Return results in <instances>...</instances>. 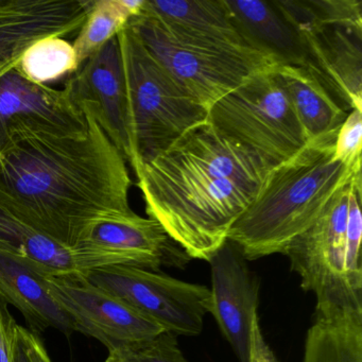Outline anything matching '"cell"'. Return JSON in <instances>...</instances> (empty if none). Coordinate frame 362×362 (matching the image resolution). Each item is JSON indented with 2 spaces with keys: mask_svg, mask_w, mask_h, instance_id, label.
Wrapping results in <instances>:
<instances>
[{
  "mask_svg": "<svg viewBox=\"0 0 362 362\" xmlns=\"http://www.w3.org/2000/svg\"><path fill=\"white\" fill-rule=\"evenodd\" d=\"M13 362H54L39 334L16 325Z\"/></svg>",
  "mask_w": 362,
  "mask_h": 362,
  "instance_id": "484cf974",
  "label": "cell"
},
{
  "mask_svg": "<svg viewBox=\"0 0 362 362\" xmlns=\"http://www.w3.org/2000/svg\"><path fill=\"white\" fill-rule=\"evenodd\" d=\"M146 0H97L93 3L73 46L79 69L110 40L141 14Z\"/></svg>",
  "mask_w": 362,
  "mask_h": 362,
  "instance_id": "44dd1931",
  "label": "cell"
},
{
  "mask_svg": "<svg viewBox=\"0 0 362 362\" xmlns=\"http://www.w3.org/2000/svg\"><path fill=\"white\" fill-rule=\"evenodd\" d=\"M276 71L308 141L340 129L349 112L306 67L277 64Z\"/></svg>",
  "mask_w": 362,
  "mask_h": 362,
  "instance_id": "ffe728a7",
  "label": "cell"
},
{
  "mask_svg": "<svg viewBox=\"0 0 362 362\" xmlns=\"http://www.w3.org/2000/svg\"><path fill=\"white\" fill-rule=\"evenodd\" d=\"M94 0H0V77L35 42L66 37L84 24Z\"/></svg>",
  "mask_w": 362,
  "mask_h": 362,
  "instance_id": "5bb4252c",
  "label": "cell"
},
{
  "mask_svg": "<svg viewBox=\"0 0 362 362\" xmlns=\"http://www.w3.org/2000/svg\"><path fill=\"white\" fill-rule=\"evenodd\" d=\"M64 88L76 103H88L92 107L112 143L127 163H130L132 150L128 97L117 35L107 42L69 77Z\"/></svg>",
  "mask_w": 362,
  "mask_h": 362,
  "instance_id": "4fadbf2b",
  "label": "cell"
},
{
  "mask_svg": "<svg viewBox=\"0 0 362 362\" xmlns=\"http://www.w3.org/2000/svg\"><path fill=\"white\" fill-rule=\"evenodd\" d=\"M362 177L356 175L284 251L315 313H362Z\"/></svg>",
  "mask_w": 362,
  "mask_h": 362,
  "instance_id": "277c9868",
  "label": "cell"
},
{
  "mask_svg": "<svg viewBox=\"0 0 362 362\" xmlns=\"http://www.w3.org/2000/svg\"><path fill=\"white\" fill-rule=\"evenodd\" d=\"M141 13L185 37L249 47L224 0H146Z\"/></svg>",
  "mask_w": 362,
  "mask_h": 362,
  "instance_id": "d6986e66",
  "label": "cell"
},
{
  "mask_svg": "<svg viewBox=\"0 0 362 362\" xmlns=\"http://www.w3.org/2000/svg\"><path fill=\"white\" fill-rule=\"evenodd\" d=\"M338 131L310 139L271 169L257 196L228 233V240L247 260L283 254L330 199L361 173V166L349 167L334 158Z\"/></svg>",
  "mask_w": 362,
  "mask_h": 362,
  "instance_id": "3957f363",
  "label": "cell"
},
{
  "mask_svg": "<svg viewBox=\"0 0 362 362\" xmlns=\"http://www.w3.org/2000/svg\"><path fill=\"white\" fill-rule=\"evenodd\" d=\"M0 250L28 260L49 276L80 274L99 267L115 266L114 256L69 247L37 232L0 205Z\"/></svg>",
  "mask_w": 362,
  "mask_h": 362,
  "instance_id": "2e32d148",
  "label": "cell"
},
{
  "mask_svg": "<svg viewBox=\"0 0 362 362\" xmlns=\"http://www.w3.org/2000/svg\"><path fill=\"white\" fill-rule=\"evenodd\" d=\"M362 111L353 110L337 133L334 158L349 167L361 166Z\"/></svg>",
  "mask_w": 362,
  "mask_h": 362,
  "instance_id": "d4e9b609",
  "label": "cell"
},
{
  "mask_svg": "<svg viewBox=\"0 0 362 362\" xmlns=\"http://www.w3.org/2000/svg\"><path fill=\"white\" fill-rule=\"evenodd\" d=\"M82 276L175 336H198L211 313L209 287L173 279L160 271L130 266L90 269Z\"/></svg>",
  "mask_w": 362,
  "mask_h": 362,
  "instance_id": "9c48e42d",
  "label": "cell"
},
{
  "mask_svg": "<svg viewBox=\"0 0 362 362\" xmlns=\"http://www.w3.org/2000/svg\"><path fill=\"white\" fill-rule=\"evenodd\" d=\"M52 296L64 309L76 332L100 341L110 351L156 338L165 330L105 290L88 283L81 273L47 276Z\"/></svg>",
  "mask_w": 362,
  "mask_h": 362,
  "instance_id": "30bf717a",
  "label": "cell"
},
{
  "mask_svg": "<svg viewBox=\"0 0 362 362\" xmlns=\"http://www.w3.org/2000/svg\"><path fill=\"white\" fill-rule=\"evenodd\" d=\"M47 276L33 262L0 250V300L18 308L35 334L56 328L71 334L75 325L52 296Z\"/></svg>",
  "mask_w": 362,
  "mask_h": 362,
  "instance_id": "e0dca14e",
  "label": "cell"
},
{
  "mask_svg": "<svg viewBox=\"0 0 362 362\" xmlns=\"http://www.w3.org/2000/svg\"><path fill=\"white\" fill-rule=\"evenodd\" d=\"M71 135L18 133L0 149V205L37 232L75 247L101 220L134 213L126 158L92 107Z\"/></svg>",
  "mask_w": 362,
  "mask_h": 362,
  "instance_id": "6da1fadb",
  "label": "cell"
},
{
  "mask_svg": "<svg viewBox=\"0 0 362 362\" xmlns=\"http://www.w3.org/2000/svg\"><path fill=\"white\" fill-rule=\"evenodd\" d=\"M272 168L206 119L132 169L148 218L192 259L209 262Z\"/></svg>",
  "mask_w": 362,
  "mask_h": 362,
  "instance_id": "7a4b0ae2",
  "label": "cell"
},
{
  "mask_svg": "<svg viewBox=\"0 0 362 362\" xmlns=\"http://www.w3.org/2000/svg\"><path fill=\"white\" fill-rule=\"evenodd\" d=\"M249 362H279L264 340L260 328L259 317H256L252 324Z\"/></svg>",
  "mask_w": 362,
  "mask_h": 362,
  "instance_id": "83f0119b",
  "label": "cell"
},
{
  "mask_svg": "<svg viewBox=\"0 0 362 362\" xmlns=\"http://www.w3.org/2000/svg\"><path fill=\"white\" fill-rule=\"evenodd\" d=\"M16 325L7 303L0 300V362H13Z\"/></svg>",
  "mask_w": 362,
  "mask_h": 362,
  "instance_id": "4316f807",
  "label": "cell"
},
{
  "mask_svg": "<svg viewBox=\"0 0 362 362\" xmlns=\"http://www.w3.org/2000/svg\"><path fill=\"white\" fill-rule=\"evenodd\" d=\"M303 362H362V345L347 337H313L305 341Z\"/></svg>",
  "mask_w": 362,
  "mask_h": 362,
  "instance_id": "cb8c5ba5",
  "label": "cell"
},
{
  "mask_svg": "<svg viewBox=\"0 0 362 362\" xmlns=\"http://www.w3.org/2000/svg\"><path fill=\"white\" fill-rule=\"evenodd\" d=\"M86 127L66 88L35 83L16 66L0 77V149L12 134L71 135Z\"/></svg>",
  "mask_w": 362,
  "mask_h": 362,
  "instance_id": "8fae6325",
  "label": "cell"
},
{
  "mask_svg": "<svg viewBox=\"0 0 362 362\" xmlns=\"http://www.w3.org/2000/svg\"><path fill=\"white\" fill-rule=\"evenodd\" d=\"M211 315L240 362H249L252 324L258 317L259 279L240 250L226 241L209 260Z\"/></svg>",
  "mask_w": 362,
  "mask_h": 362,
  "instance_id": "7c38bea8",
  "label": "cell"
},
{
  "mask_svg": "<svg viewBox=\"0 0 362 362\" xmlns=\"http://www.w3.org/2000/svg\"><path fill=\"white\" fill-rule=\"evenodd\" d=\"M16 67L30 81L47 86L71 77L79 64L73 44L64 37H49L29 46Z\"/></svg>",
  "mask_w": 362,
  "mask_h": 362,
  "instance_id": "7402d4cb",
  "label": "cell"
},
{
  "mask_svg": "<svg viewBox=\"0 0 362 362\" xmlns=\"http://www.w3.org/2000/svg\"><path fill=\"white\" fill-rule=\"evenodd\" d=\"M298 31L304 66L346 110L362 111V18L349 0H276Z\"/></svg>",
  "mask_w": 362,
  "mask_h": 362,
  "instance_id": "8992f818",
  "label": "cell"
},
{
  "mask_svg": "<svg viewBox=\"0 0 362 362\" xmlns=\"http://www.w3.org/2000/svg\"><path fill=\"white\" fill-rule=\"evenodd\" d=\"M276 65L252 76L207 114L218 132L255 152L272 167L289 160L308 141Z\"/></svg>",
  "mask_w": 362,
  "mask_h": 362,
  "instance_id": "ba28073f",
  "label": "cell"
},
{
  "mask_svg": "<svg viewBox=\"0 0 362 362\" xmlns=\"http://www.w3.org/2000/svg\"><path fill=\"white\" fill-rule=\"evenodd\" d=\"M235 28L249 47L271 57L277 64L304 66L300 35L276 0H224Z\"/></svg>",
  "mask_w": 362,
  "mask_h": 362,
  "instance_id": "ac0fdd59",
  "label": "cell"
},
{
  "mask_svg": "<svg viewBox=\"0 0 362 362\" xmlns=\"http://www.w3.org/2000/svg\"><path fill=\"white\" fill-rule=\"evenodd\" d=\"M105 362H187L177 337L164 332L151 340L110 351Z\"/></svg>",
  "mask_w": 362,
  "mask_h": 362,
  "instance_id": "603a6c76",
  "label": "cell"
},
{
  "mask_svg": "<svg viewBox=\"0 0 362 362\" xmlns=\"http://www.w3.org/2000/svg\"><path fill=\"white\" fill-rule=\"evenodd\" d=\"M128 26L148 52L206 110L258 71L277 64L247 47L179 35L141 13Z\"/></svg>",
  "mask_w": 362,
  "mask_h": 362,
  "instance_id": "52a82bcc",
  "label": "cell"
},
{
  "mask_svg": "<svg viewBox=\"0 0 362 362\" xmlns=\"http://www.w3.org/2000/svg\"><path fill=\"white\" fill-rule=\"evenodd\" d=\"M117 258L120 266L185 269L192 258L158 222L136 213L101 220L76 245Z\"/></svg>",
  "mask_w": 362,
  "mask_h": 362,
  "instance_id": "9a60e30c",
  "label": "cell"
},
{
  "mask_svg": "<svg viewBox=\"0 0 362 362\" xmlns=\"http://www.w3.org/2000/svg\"><path fill=\"white\" fill-rule=\"evenodd\" d=\"M128 97L131 167L151 158L186 131L207 119V112L148 52L127 25L117 35Z\"/></svg>",
  "mask_w": 362,
  "mask_h": 362,
  "instance_id": "5b68a950",
  "label": "cell"
}]
</instances>
